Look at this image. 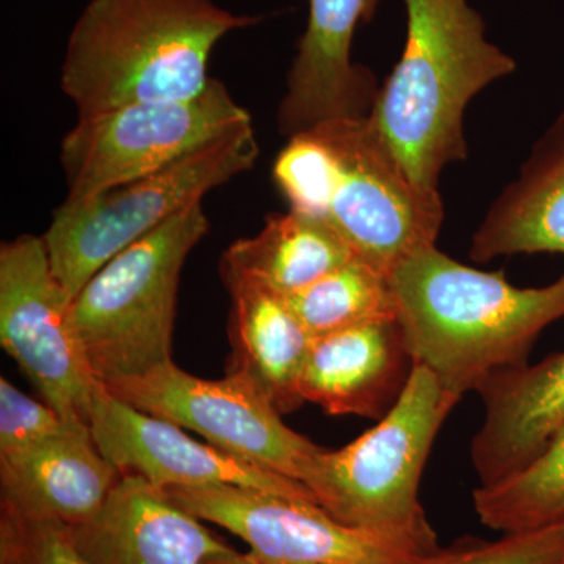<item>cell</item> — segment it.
Masks as SVG:
<instances>
[{
    "mask_svg": "<svg viewBox=\"0 0 564 564\" xmlns=\"http://www.w3.org/2000/svg\"><path fill=\"white\" fill-rule=\"evenodd\" d=\"M389 281L414 366L462 399L524 366L538 336L564 318V273L544 288H516L502 272L464 265L436 245L400 262Z\"/></svg>",
    "mask_w": 564,
    "mask_h": 564,
    "instance_id": "obj_1",
    "label": "cell"
},
{
    "mask_svg": "<svg viewBox=\"0 0 564 564\" xmlns=\"http://www.w3.org/2000/svg\"><path fill=\"white\" fill-rule=\"evenodd\" d=\"M273 180L291 209L325 221L356 258L386 276L436 245L440 191L411 180L366 118L322 122L289 139Z\"/></svg>",
    "mask_w": 564,
    "mask_h": 564,
    "instance_id": "obj_2",
    "label": "cell"
},
{
    "mask_svg": "<svg viewBox=\"0 0 564 564\" xmlns=\"http://www.w3.org/2000/svg\"><path fill=\"white\" fill-rule=\"evenodd\" d=\"M256 22L214 0H90L69 33L62 90L79 117L196 98L218 41Z\"/></svg>",
    "mask_w": 564,
    "mask_h": 564,
    "instance_id": "obj_3",
    "label": "cell"
},
{
    "mask_svg": "<svg viewBox=\"0 0 564 564\" xmlns=\"http://www.w3.org/2000/svg\"><path fill=\"white\" fill-rule=\"evenodd\" d=\"M403 2V54L367 120L411 180L437 191L445 166L466 161L467 104L492 82L513 74L516 62L486 39L484 18L467 0Z\"/></svg>",
    "mask_w": 564,
    "mask_h": 564,
    "instance_id": "obj_4",
    "label": "cell"
},
{
    "mask_svg": "<svg viewBox=\"0 0 564 564\" xmlns=\"http://www.w3.org/2000/svg\"><path fill=\"white\" fill-rule=\"evenodd\" d=\"M459 402L462 397L447 391L436 375L414 366L388 414L339 451L318 448L300 481L336 521L433 554L440 551L436 533L419 488L437 433Z\"/></svg>",
    "mask_w": 564,
    "mask_h": 564,
    "instance_id": "obj_5",
    "label": "cell"
},
{
    "mask_svg": "<svg viewBox=\"0 0 564 564\" xmlns=\"http://www.w3.org/2000/svg\"><path fill=\"white\" fill-rule=\"evenodd\" d=\"M203 203L115 256L74 299V322L102 386L173 361L177 291L185 261L207 232Z\"/></svg>",
    "mask_w": 564,
    "mask_h": 564,
    "instance_id": "obj_6",
    "label": "cell"
},
{
    "mask_svg": "<svg viewBox=\"0 0 564 564\" xmlns=\"http://www.w3.org/2000/svg\"><path fill=\"white\" fill-rule=\"evenodd\" d=\"M259 158L251 124L212 141L161 172L117 185L52 215L43 236L52 270L76 299L106 263L161 228L204 195L245 172Z\"/></svg>",
    "mask_w": 564,
    "mask_h": 564,
    "instance_id": "obj_7",
    "label": "cell"
},
{
    "mask_svg": "<svg viewBox=\"0 0 564 564\" xmlns=\"http://www.w3.org/2000/svg\"><path fill=\"white\" fill-rule=\"evenodd\" d=\"M251 117L220 80L196 98L143 102L79 117L62 141L68 202H82L173 165Z\"/></svg>",
    "mask_w": 564,
    "mask_h": 564,
    "instance_id": "obj_8",
    "label": "cell"
},
{
    "mask_svg": "<svg viewBox=\"0 0 564 564\" xmlns=\"http://www.w3.org/2000/svg\"><path fill=\"white\" fill-rule=\"evenodd\" d=\"M0 344L44 403L90 425L99 381L74 322V296L52 270L43 237L0 247Z\"/></svg>",
    "mask_w": 564,
    "mask_h": 564,
    "instance_id": "obj_9",
    "label": "cell"
},
{
    "mask_svg": "<svg viewBox=\"0 0 564 564\" xmlns=\"http://www.w3.org/2000/svg\"><path fill=\"white\" fill-rule=\"evenodd\" d=\"M104 388L143 413L202 434L215 447L295 481L302 480L307 459L321 448L289 429L243 373L229 370L221 380H204L172 361Z\"/></svg>",
    "mask_w": 564,
    "mask_h": 564,
    "instance_id": "obj_10",
    "label": "cell"
},
{
    "mask_svg": "<svg viewBox=\"0 0 564 564\" xmlns=\"http://www.w3.org/2000/svg\"><path fill=\"white\" fill-rule=\"evenodd\" d=\"M185 511L228 530L252 554L289 564H417L429 555L406 541L336 521L321 505L239 486H173Z\"/></svg>",
    "mask_w": 564,
    "mask_h": 564,
    "instance_id": "obj_11",
    "label": "cell"
},
{
    "mask_svg": "<svg viewBox=\"0 0 564 564\" xmlns=\"http://www.w3.org/2000/svg\"><path fill=\"white\" fill-rule=\"evenodd\" d=\"M90 432L104 458L121 477L143 478L162 489L239 486L315 502L313 492L300 481L199 443L180 425L137 410L102 384L93 400Z\"/></svg>",
    "mask_w": 564,
    "mask_h": 564,
    "instance_id": "obj_12",
    "label": "cell"
},
{
    "mask_svg": "<svg viewBox=\"0 0 564 564\" xmlns=\"http://www.w3.org/2000/svg\"><path fill=\"white\" fill-rule=\"evenodd\" d=\"M380 0H310L306 31L288 77L280 129L291 139L322 122L369 117L378 88L351 61L356 29L372 20Z\"/></svg>",
    "mask_w": 564,
    "mask_h": 564,
    "instance_id": "obj_13",
    "label": "cell"
},
{
    "mask_svg": "<svg viewBox=\"0 0 564 564\" xmlns=\"http://www.w3.org/2000/svg\"><path fill=\"white\" fill-rule=\"evenodd\" d=\"M70 532L90 564H207L236 554L202 519L139 477H121L101 510Z\"/></svg>",
    "mask_w": 564,
    "mask_h": 564,
    "instance_id": "obj_14",
    "label": "cell"
},
{
    "mask_svg": "<svg viewBox=\"0 0 564 564\" xmlns=\"http://www.w3.org/2000/svg\"><path fill=\"white\" fill-rule=\"evenodd\" d=\"M397 318L314 337L300 378L303 402L332 415L380 421L402 395L413 372Z\"/></svg>",
    "mask_w": 564,
    "mask_h": 564,
    "instance_id": "obj_15",
    "label": "cell"
},
{
    "mask_svg": "<svg viewBox=\"0 0 564 564\" xmlns=\"http://www.w3.org/2000/svg\"><path fill=\"white\" fill-rule=\"evenodd\" d=\"M485 419L470 444L480 486L524 469L564 430V351L489 378L480 391Z\"/></svg>",
    "mask_w": 564,
    "mask_h": 564,
    "instance_id": "obj_16",
    "label": "cell"
},
{
    "mask_svg": "<svg viewBox=\"0 0 564 564\" xmlns=\"http://www.w3.org/2000/svg\"><path fill=\"white\" fill-rule=\"evenodd\" d=\"M121 475L79 425L18 454L0 456L2 510L69 527L88 521Z\"/></svg>",
    "mask_w": 564,
    "mask_h": 564,
    "instance_id": "obj_17",
    "label": "cell"
},
{
    "mask_svg": "<svg viewBox=\"0 0 564 564\" xmlns=\"http://www.w3.org/2000/svg\"><path fill=\"white\" fill-rule=\"evenodd\" d=\"M564 254V111L534 143L529 159L494 202L470 243V259Z\"/></svg>",
    "mask_w": 564,
    "mask_h": 564,
    "instance_id": "obj_18",
    "label": "cell"
},
{
    "mask_svg": "<svg viewBox=\"0 0 564 564\" xmlns=\"http://www.w3.org/2000/svg\"><path fill=\"white\" fill-rule=\"evenodd\" d=\"M223 281L231 295V372L250 378L278 413L299 410L300 378L314 337L284 296L237 278Z\"/></svg>",
    "mask_w": 564,
    "mask_h": 564,
    "instance_id": "obj_19",
    "label": "cell"
},
{
    "mask_svg": "<svg viewBox=\"0 0 564 564\" xmlns=\"http://www.w3.org/2000/svg\"><path fill=\"white\" fill-rule=\"evenodd\" d=\"M355 258L325 221L291 209L270 215L261 232L234 242L223 254L220 273L289 296Z\"/></svg>",
    "mask_w": 564,
    "mask_h": 564,
    "instance_id": "obj_20",
    "label": "cell"
},
{
    "mask_svg": "<svg viewBox=\"0 0 564 564\" xmlns=\"http://www.w3.org/2000/svg\"><path fill=\"white\" fill-rule=\"evenodd\" d=\"M473 500L480 521L505 534L558 522L564 513V430L524 469L499 484L478 486Z\"/></svg>",
    "mask_w": 564,
    "mask_h": 564,
    "instance_id": "obj_21",
    "label": "cell"
},
{
    "mask_svg": "<svg viewBox=\"0 0 564 564\" xmlns=\"http://www.w3.org/2000/svg\"><path fill=\"white\" fill-rule=\"evenodd\" d=\"M284 299L313 337L397 318L389 276L359 258Z\"/></svg>",
    "mask_w": 564,
    "mask_h": 564,
    "instance_id": "obj_22",
    "label": "cell"
},
{
    "mask_svg": "<svg viewBox=\"0 0 564 564\" xmlns=\"http://www.w3.org/2000/svg\"><path fill=\"white\" fill-rule=\"evenodd\" d=\"M417 564H564V527L558 521L530 532L505 534L494 543L436 551Z\"/></svg>",
    "mask_w": 564,
    "mask_h": 564,
    "instance_id": "obj_23",
    "label": "cell"
},
{
    "mask_svg": "<svg viewBox=\"0 0 564 564\" xmlns=\"http://www.w3.org/2000/svg\"><path fill=\"white\" fill-rule=\"evenodd\" d=\"M0 564H90L74 543L70 527L2 510Z\"/></svg>",
    "mask_w": 564,
    "mask_h": 564,
    "instance_id": "obj_24",
    "label": "cell"
},
{
    "mask_svg": "<svg viewBox=\"0 0 564 564\" xmlns=\"http://www.w3.org/2000/svg\"><path fill=\"white\" fill-rule=\"evenodd\" d=\"M87 423L68 421L47 403L0 378V456L18 454Z\"/></svg>",
    "mask_w": 564,
    "mask_h": 564,
    "instance_id": "obj_25",
    "label": "cell"
},
{
    "mask_svg": "<svg viewBox=\"0 0 564 564\" xmlns=\"http://www.w3.org/2000/svg\"><path fill=\"white\" fill-rule=\"evenodd\" d=\"M207 564H289L282 562H274V560L263 558V556H259L256 554L243 555L236 552V554L225 556V558L214 560V562Z\"/></svg>",
    "mask_w": 564,
    "mask_h": 564,
    "instance_id": "obj_26",
    "label": "cell"
},
{
    "mask_svg": "<svg viewBox=\"0 0 564 564\" xmlns=\"http://www.w3.org/2000/svg\"><path fill=\"white\" fill-rule=\"evenodd\" d=\"M560 521H562V524H563V527H564V513H563V516H562V519H560Z\"/></svg>",
    "mask_w": 564,
    "mask_h": 564,
    "instance_id": "obj_27",
    "label": "cell"
}]
</instances>
